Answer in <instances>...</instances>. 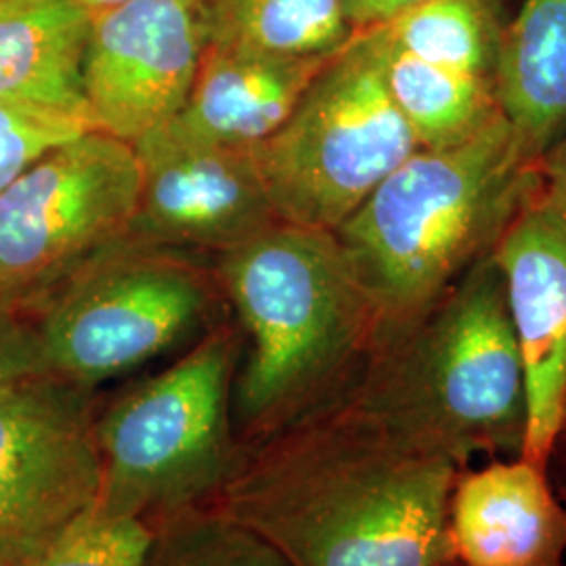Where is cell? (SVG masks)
I'll use <instances>...</instances> for the list:
<instances>
[{
	"mask_svg": "<svg viewBox=\"0 0 566 566\" xmlns=\"http://www.w3.org/2000/svg\"><path fill=\"white\" fill-rule=\"evenodd\" d=\"M357 395L386 420L465 468L476 455H521L525 371L493 254L413 324L380 338Z\"/></svg>",
	"mask_w": 566,
	"mask_h": 566,
	"instance_id": "cell-4",
	"label": "cell"
},
{
	"mask_svg": "<svg viewBox=\"0 0 566 566\" xmlns=\"http://www.w3.org/2000/svg\"><path fill=\"white\" fill-rule=\"evenodd\" d=\"M332 57L206 44L189 99L172 120L208 142L256 149L282 128Z\"/></svg>",
	"mask_w": 566,
	"mask_h": 566,
	"instance_id": "cell-14",
	"label": "cell"
},
{
	"mask_svg": "<svg viewBox=\"0 0 566 566\" xmlns=\"http://www.w3.org/2000/svg\"><path fill=\"white\" fill-rule=\"evenodd\" d=\"M420 2L424 0H350V13L357 34L385 25Z\"/></svg>",
	"mask_w": 566,
	"mask_h": 566,
	"instance_id": "cell-24",
	"label": "cell"
},
{
	"mask_svg": "<svg viewBox=\"0 0 566 566\" xmlns=\"http://www.w3.org/2000/svg\"><path fill=\"white\" fill-rule=\"evenodd\" d=\"M41 554H21V552H0V566H36Z\"/></svg>",
	"mask_w": 566,
	"mask_h": 566,
	"instance_id": "cell-26",
	"label": "cell"
},
{
	"mask_svg": "<svg viewBox=\"0 0 566 566\" xmlns=\"http://www.w3.org/2000/svg\"><path fill=\"white\" fill-rule=\"evenodd\" d=\"M154 535L149 521L95 504L44 546L36 566H143Z\"/></svg>",
	"mask_w": 566,
	"mask_h": 566,
	"instance_id": "cell-21",
	"label": "cell"
},
{
	"mask_svg": "<svg viewBox=\"0 0 566 566\" xmlns=\"http://www.w3.org/2000/svg\"><path fill=\"white\" fill-rule=\"evenodd\" d=\"M91 386L53 371L0 390V552L41 554L99 502Z\"/></svg>",
	"mask_w": 566,
	"mask_h": 566,
	"instance_id": "cell-9",
	"label": "cell"
},
{
	"mask_svg": "<svg viewBox=\"0 0 566 566\" xmlns=\"http://www.w3.org/2000/svg\"><path fill=\"white\" fill-rule=\"evenodd\" d=\"M462 470L353 385L245 447L212 507L290 566H455L447 514Z\"/></svg>",
	"mask_w": 566,
	"mask_h": 566,
	"instance_id": "cell-1",
	"label": "cell"
},
{
	"mask_svg": "<svg viewBox=\"0 0 566 566\" xmlns=\"http://www.w3.org/2000/svg\"><path fill=\"white\" fill-rule=\"evenodd\" d=\"M565 430H566V426H565Z\"/></svg>",
	"mask_w": 566,
	"mask_h": 566,
	"instance_id": "cell-28",
	"label": "cell"
},
{
	"mask_svg": "<svg viewBox=\"0 0 566 566\" xmlns=\"http://www.w3.org/2000/svg\"><path fill=\"white\" fill-rule=\"evenodd\" d=\"M133 147L142 189L130 238L219 256L282 223L254 149L208 142L175 120Z\"/></svg>",
	"mask_w": 566,
	"mask_h": 566,
	"instance_id": "cell-10",
	"label": "cell"
},
{
	"mask_svg": "<svg viewBox=\"0 0 566 566\" xmlns=\"http://www.w3.org/2000/svg\"><path fill=\"white\" fill-rule=\"evenodd\" d=\"M374 30L388 93L426 149L464 142L504 112L497 82L416 60L386 41L380 28Z\"/></svg>",
	"mask_w": 566,
	"mask_h": 566,
	"instance_id": "cell-18",
	"label": "cell"
},
{
	"mask_svg": "<svg viewBox=\"0 0 566 566\" xmlns=\"http://www.w3.org/2000/svg\"><path fill=\"white\" fill-rule=\"evenodd\" d=\"M86 130L93 128L72 116L0 103V191L44 154Z\"/></svg>",
	"mask_w": 566,
	"mask_h": 566,
	"instance_id": "cell-22",
	"label": "cell"
},
{
	"mask_svg": "<svg viewBox=\"0 0 566 566\" xmlns=\"http://www.w3.org/2000/svg\"><path fill=\"white\" fill-rule=\"evenodd\" d=\"M143 566H290L245 526L217 507H196L156 526Z\"/></svg>",
	"mask_w": 566,
	"mask_h": 566,
	"instance_id": "cell-20",
	"label": "cell"
},
{
	"mask_svg": "<svg viewBox=\"0 0 566 566\" xmlns=\"http://www.w3.org/2000/svg\"><path fill=\"white\" fill-rule=\"evenodd\" d=\"M142 170L130 143L86 130L0 191V301L30 313L105 248L130 235Z\"/></svg>",
	"mask_w": 566,
	"mask_h": 566,
	"instance_id": "cell-8",
	"label": "cell"
},
{
	"mask_svg": "<svg viewBox=\"0 0 566 566\" xmlns=\"http://www.w3.org/2000/svg\"><path fill=\"white\" fill-rule=\"evenodd\" d=\"M91 18L78 0H0V103L93 128L82 91Z\"/></svg>",
	"mask_w": 566,
	"mask_h": 566,
	"instance_id": "cell-15",
	"label": "cell"
},
{
	"mask_svg": "<svg viewBox=\"0 0 566 566\" xmlns=\"http://www.w3.org/2000/svg\"><path fill=\"white\" fill-rule=\"evenodd\" d=\"M537 179L502 112L464 142L418 149L371 191L334 238L376 311L378 340L493 252Z\"/></svg>",
	"mask_w": 566,
	"mask_h": 566,
	"instance_id": "cell-3",
	"label": "cell"
},
{
	"mask_svg": "<svg viewBox=\"0 0 566 566\" xmlns=\"http://www.w3.org/2000/svg\"><path fill=\"white\" fill-rule=\"evenodd\" d=\"M206 44L329 57L357 36L350 0H200Z\"/></svg>",
	"mask_w": 566,
	"mask_h": 566,
	"instance_id": "cell-17",
	"label": "cell"
},
{
	"mask_svg": "<svg viewBox=\"0 0 566 566\" xmlns=\"http://www.w3.org/2000/svg\"><path fill=\"white\" fill-rule=\"evenodd\" d=\"M203 49L200 0H126L93 15L82 61L93 130L133 145L172 120Z\"/></svg>",
	"mask_w": 566,
	"mask_h": 566,
	"instance_id": "cell-11",
	"label": "cell"
},
{
	"mask_svg": "<svg viewBox=\"0 0 566 566\" xmlns=\"http://www.w3.org/2000/svg\"><path fill=\"white\" fill-rule=\"evenodd\" d=\"M418 149L388 93L378 34L367 30L327 61L254 151L277 219L334 233Z\"/></svg>",
	"mask_w": 566,
	"mask_h": 566,
	"instance_id": "cell-6",
	"label": "cell"
},
{
	"mask_svg": "<svg viewBox=\"0 0 566 566\" xmlns=\"http://www.w3.org/2000/svg\"><path fill=\"white\" fill-rule=\"evenodd\" d=\"M200 259L128 235L78 266L28 313L49 369L95 388L191 336L223 294Z\"/></svg>",
	"mask_w": 566,
	"mask_h": 566,
	"instance_id": "cell-7",
	"label": "cell"
},
{
	"mask_svg": "<svg viewBox=\"0 0 566 566\" xmlns=\"http://www.w3.org/2000/svg\"><path fill=\"white\" fill-rule=\"evenodd\" d=\"M51 371L32 317L0 301V390Z\"/></svg>",
	"mask_w": 566,
	"mask_h": 566,
	"instance_id": "cell-23",
	"label": "cell"
},
{
	"mask_svg": "<svg viewBox=\"0 0 566 566\" xmlns=\"http://www.w3.org/2000/svg\"><path fill=\"white\" fill-rule=\"evenodd\" d=\"M378 28L416 60L497 82L506 23L495 0H424Z\"/></svg>",
	"mask_w": 566,
	"mask_h": 566,
	"instance_id": "cell-19",
	"label": "cell"
},
{
	"mask_svg": "<svg viewBox=\"0 0 566 566\" xmlns=\"http://www.w3.org/2000/svg\"><path fill=\"white\" fill-rule=\"evenodd\" d=\"M542 181L554 202L563 208L566 214V130L565 135L549 147L539 163Z\"/></svg>",
	"mask_w": 566,
	"mask_h": 566,
	"instance_id": "cell-25",
	"label": "cell"
},
{
	"mask_svg": "<svg viewBox=\"0 0 566 566\" xmlns=\"http://www.w3.org/2000/svg\"><path fill=\"white\" fill-rule=\"evenodd\" d=\"M497 93L526 160L539 166L566 130V0H525L506 23Z\"/></svg>",
	"mask_w": 566,
	"mask_h": 566,
	"instance_id": "cell-16",
	"label": "cell"
},
{
	"mask_svg": "<svg viewBox=\"0 0 566 566\" xmlns=\"http://www.w3.org/2000/svg\"><path fill=\"white\" fill-rule=\"evenodd\" d=\"M447 533L455 565L566 563V507L547 481V468L523 455L458 474Z\"/></svg>",
	"mask_w": 566,
	"mask_h": 566,
	"instance_id": "cell-13",
	"label": "cell"
},
{
	"mask_svg": "<svg viewBox=\"0 0 566 566\" xmlns=\"http://www.w3.org/2000/svg\"><path fill=\"white\" fill-rule=\"evenodd\" d=\"M240 357V327L217 325L179 361L97 411V506L156 526L214 506L245 453L231 413Z\"/></svg>",
	"mask_w": 566,
	"mask_h": 566,
	"instance_id": "cell-5",
	"label": "cell"
},
{
	"mask_svg": "<svg viewBox=\"0 0 566 566\" xmlns=\"http://www.w3.org/2000/svg\"><path fill=\"white\" fill-rule=\"evenodd\" d=\"M217 259L242 334L231 413L250 447L355 385L380 325L329 231L277 223Z\"/></svg>",
	"mask_w": 566,
	"mask_h": 566,
	"instance_id": "cell-2",
	"label": "cell"
},
{
	"mask_svg": "<svg viewBox=\"0 0 566 566\" xmlns=\"http://www.w3.org/2000/svg\"><path fill=\"white\" fill-rule=\"evenodd\" d=\"M82 7L91 13V15H97V13H102V11H107V9H112V7H118L122 2H126V0H78Z\"/></svg>",
	"mask_w": 566,
	"mask_h": 566,
	"instance_id": "cell-27",
	"label": "cell"
},
{
	"mask_svg": "<svg viewBox=\"0 0 566 566\" xmlns=\"http://www.w3.org/2000/svg\"><path fill=\"white\" fill-rule=\"evenodd\" d=\"M493 259L525 371L521 455L547 468L566 426V214L542 172L507 221Z\"/></svg>",
	"mask_w": 566,
	"mask_h": 566,
	"instance_id": "cell-12",
	"label": "cell"
}]
</instances>
